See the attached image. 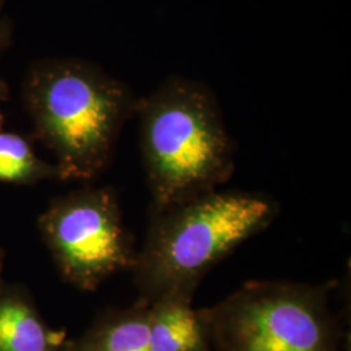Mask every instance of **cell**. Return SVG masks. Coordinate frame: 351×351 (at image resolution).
<instances>
[{"mask_svg":"<svg viewBox=\"0 0 351 351\" xmlns=\"http://www.w3.org/2000/svg\"><path fill=\"white\" fill-rule=\"evenodd\" d=\"M30 138L55 156L60 181L91 182L107 169L139 98L97 64L50 58L29 66L21 85Z\"/></svg>","mask_w":351,"mask_h":351,"instance_id":"obj_1","label":"cell"},{"mask_svg":"<svg viewBox=\"0 0 351 351\" xmlns=\"http://www.w3.org/2000/svg\"><path fill=\"white\" fill-rule=\"evenodd\" d=\"M136 114L152 211L215 191L233 175L234 142L216 95L202 81L167 77L139 98Z\"/></svg>","mask_w":351,"mask_h":351,"instance_id":"obj_2","label":"cell"},{"mask_svg":"<svg viewBox=\"0 0 351 351\" xmlns=\"http://www.w3.org/2000/svg\"><path fill=\"white\" fill-rule=\"evenodd\" d=\"M278 213L269 197L211 191L163 211H152L146 242L133 267L141 301L195 290L213 265L262 233Z\"/></svg>","mask_w":351,"mask_h":351,"instance_id":"obj_3","label":"cell"},{"mask_svg":"<svg viewBox=\"0 0 351 351\" xmlns=\"http://www.w3.org/2000/svg\"><path fill=\"white\" fill-rule=\"evenodd\" d=\"M330 284L249 281L198 310L211 351H342Z\"/></svg>","mask_w":351,"mask_h":351,"instance_id":"obj_4","label":"cell"},{"mask_svg":"<svg viewBox=\"0 0 351 351\" xmlns=\"http://www.w3.org/2000/svg\"><path fill=\"white\" fill-rule=\"evenodd\" d=\"M39 232L64 280L94 291L121 271H132L138 251L112 188L84 186L51 202Z\"/></svg>","mask_w":351,"mask_h":351,"instance_id":"obj_5","label":"cell"},{"mask_svg":"<svg viewBox=\"0 0 351 351\" xmlns=\"http://www.w3.org/2000/svg\"><path fill=\"white\" fill-rule=\"evenodd\" d=\"M0 351H71V341L51 329L24 287L0 282Z\"/></svg>","mask_w":351,"mask_h":351,"instance_id":"obj_6","label":"cell"},{"mask_svg":"<svg viewBox=\"0 0 351 351\" xmlns=\"http://www.w3.org/2000/svg\"><path fill=\"white\" fill-rule=\"evenodd\" d=\"M194 294L173 291L149 304L151 351H211Z\"/></svg>","mask_w":351,"mask_h":351,"instance_id":"obj_7","label":"cell"},{"mask_svg":"<svg viewBox=\"0 0 351 351\" xmlns=\"http://www.w3.org/2000/svg\"><path fill=\"white\" fill-rule=\"evenodd\" d=\"M71 351H151L149 303L136 302L125 310H112L71 341Z\"/></svg>","mask_w":351,"mask_h":351,"instance_id":"obj_8","label":"cell"},{"mask_svg":"<svg viewBox=\"0 0 351 351\" xmlns=\"http://www.w3.org/2000/svg\"><path fill=\"white\" fill-rule=\"evenodd\" d=\"M45 180H59L58 167L39 158L34 141L13 132H0V182L36 185Z\"/></svg>","mask_w":351,"mask_h":351,"instance_id":"obj_9","label":"cell"},{"mask_svg":"<svg viewBox=\"0 0 351 351\" xmlns=\"http://www.w3.org/2000/svg\"><path fill=\"white\" fill-rule=\"evenodd\" d=\"M13 24L8 17L0 16V58L12 46Z\"/></svg>","mask_w":351,"mask_h":351,"instance_id":"obj_10","label":"cell"},{"mask_svg":"<svg viewBox=\"0 0 351 351\" xmlns=\"http://www.w3.org/2000/svg\"><path fill=\"white\" fill-rule=\"evenodd\" d=\"M10 97H11L10 85L7 84L5 80L0 78V132H1V128H3V124H4V114H3L1 106L10 101Z\"/></svg>","mask_w":351,"mask_h":351,"instance_id":"obj_11","label":"cell"},{"mask_svg":"<svg viewBox=\"0 0 351 351\" xmlns=\"http://www.w3.org/2000/svg\"><path fill=\"white\" fill-rule=\"evenodd\" d=\"M4 261H5V252L0 247V276L3 274V268H4Z\"/></svg>","mask_w":351,"mask_h":351,"instance_id":"obj_12","label":"cell"},{"mask_svg":"<svg viewBox=\"0 0 351 351\" xmlns=\"http://www.w3.org/2000/svg\"><path fill=\"white\" fill-rule=\"evenodd\" d=\"M5 3H7V0H0V13H1V10L4 8V5H5Z\"/></svg>","mask_w":351,"mask_h":351,"instance_id":"obj_13","label":"cell"}]
</instances>
